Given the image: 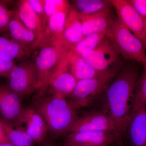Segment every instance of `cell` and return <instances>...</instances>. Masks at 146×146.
Listing matches in <instances>:
<instances>
[{
    "instance_id": "e575fe53",
    "label": "cell",
    "mask_w": 146,
    "mask_h": 146,
    "mask_svg": "<svg viewBox=\"0 0 146 146\" xmlns=\"http://www.w3.org/2000/svg\"><path fill=\"white\" fill-rule=\"evenodd\" d=\"M125 146V145H121V146Z\"/></svg>"
},
{
    "instance_id": "9a60e30c",
    "label": "cell",
    "mask_w": 146,
    "mask_h": 146,
    "mask_svg": "<svg viewBox=\"0 0 146 146\" xmlns=\"http://www.w3.org/2000/svg\"><path fill=\"white\" fill-rule=\"evenodd\" d=\"M77 81L68 68L64 50L57 70L49 84L52 89L53 95L67 98L72 92Z\"/></svg>"
},
{
    "instance_id": "ffe728a7",
    "label": "cell",
    "mask_w": 146,
    "mask_h": 146,
    "mask_svg": "<svg viewBox=\"0 0 146 146\" xmlns=\"http://www.w3.org/2000/svg\"><path fill=\"white\" fill-rule=\"evenodd\" d=\"M31 54L12 39L0 36V58L6 61L26 60Z\"/></svg>"
},
{
    "instance_id": "603a6c76",
    "label": "cell",
    "mask_w": 146,
    "mask_h": 146,
    "mask_svg": "<svg viewBox=\"0 0 146 146\" xmlns=\"http://www.w3.org/2000/svg\"><path fill=\"white\" fill-rule=\"evenodd\" d=\"M76 10L79 13L91 14L111 8L110 0H76L73 1Z\"/></svg>"
},
{
    "instance_id": "6da1fadb",
    "label": "cell",
    "mask_w": 146,
    "mask_h": 146,
    "mask_svg": "<svg viewBox=\"0 0 146 146\" xmlns=\"http://www.w3.org/2000/svg\"><path fill=\"white\" fill-rule=\"evenodd\" d=\"M133 62L123 65L104 94L105 109L125 136L140 71Z\"/></svg>"
},
{
    "instance_id": "f546056e",
    "label": "cell",
    "mask_w": 146,
    "mask_h": 146,
    "mask_svg": "<svg viewBox=\"0 0 146 146\" xmlns=\"http://www.w3.org/2000/svg\"><path fill=\"white\" fill-rule=\"evenodd\" d=\"M128 2L145 20L146 19V0H127Z\"/></svg>"
},
{
    "instance_id": "5b68a950",
    "label": "cell",
    "mask_w": 146,
    "mask_h": 146,
    "mask_svg": "<svg viewBox=\"0 0 146 146\" xmlns=\"http://www.w3.org/2000/svg\"><path fill=\"white\" fill-rule=\"evenodd\" d=\"M38 49L39 52L34 62L38 74L37 89L49 85L60 64L64 47L44 39Z\"/></svg>"
},
{
    "instance_id": "7402d4cb",
    "label": "cell",
    "mask_w": 146,
    "mask_h": 146,
    "mask_svg": "<svg viewBox=\"0 0 146 146\" xmlns=\"http://www.w3.org/2000/svg\"><path fill=\"white\" fill-rule=\"evenodd\" d=\"M0 123L9 142L15 146H35L33 139L23 129L0 118Z\"/></svg>"
},
{
    "instance_id": "5bb4252c",
    "label": "cell",
    "mask_w": 146,
    "mask_h": 146,
    "mask_svg": "<svg viewBox=\"0 0 146 146\" xmlns=\"http://www.w3.org/2000/svg\"><path fill=\"white\" fill-rule=\"evenodd\" d=\"M23 109L21 97L12 91L7 84H0L1 119L15 126Z\"/></svg>"
},
{
    "instance_id": "4316f807",
    "label": "cell",
    "mask_w": 146,
    "mask_h": 146,
    "mask_svg": "<svg viewBox=\"0 0 146 146\" xmlns=\"http://www.w3.org/2000/svg\"><path fill=\"white\" fill-rule=\"evenodd\" d=\"M13 13L9 9L6 1H0V33H8V25Z\"/></svg>"
},
{
    "instance_id": "ac0fdd59",
    "label": "cell",
    "mask_w": 146,
    "mask_h": 146,
    "mask_svg": "<svg viewBox=\"0 0 146 146\" xmlns=\"http://www.w3.org/2000/svg\"><path fill=\"white\" fill-rule=\"evenodd\" d=\"M22 23L42 39L45 37L47 26L31 7L27 0L18 1L16 10Z\"/></svg>"
},
{
    "instance_id": "9c48e42d",
    "label": "cell",
    "mask_w": 146,
    "mask_h": 146,
    "mask_svg": "<svg viewBox=\"0 0 146 146\" xmlns=\"http://www.w3.org/2000/svg\"><path fill=\"white\" fill-rule=\"evenodd\" d=\"M123 135L116 131L71 133L66 136L65 146H118L124 145Z\"/></svg>"
},
{
    "instance_id": "4fadbf2b",
    "label": "cell",
    "mask_w": 146,
    "mask_h": 146,
    "mask_svg": "<svg viewBox=\"0 0 146 146\" xmlns=\"http://www.w3.org/2000/svg\"><path fill=\"white\" fill-rule=\"evenodd\" d=\"M8 33L11 39L23 47L31 54L38 49L42 41L37 34L22 23L16 10L13 11L9 23Z\"/></svg>"
},
{
    "instance_id": "83f0119b",
    "label": "cell",
    "mask_w": 146,
    "mask_h": 146,
    "mask_svg": "<svg viewBox=\"0 0 146 146\" xmlns=\"http://www.w3.org/2000/svg\"><path fill=\"white\" fill-rule=\"evenodd\" d=\"M31 7L47 26L48 19L45 14L44 0H27Z\"/></svg>"
},
{
    "instance_id": "7c38bea8",
    "label": "cell",
    "mask_w": 146,
    "mask_h": 146,
    "mask_svg": "<svg viewBox=\"0 0 146 146\" xmlns=\"http://www.w3.org/2000/svg\"><path fill=\"white\" fill-rule=\"evenodd\" d=\"M15 126L25 131L35 143L41 145L48 140V131L46 123L33 108H23Z\"/></svg>"
},
{
    "instance_id": "d590c367",
    "label": "cell",
    "mask_w": 146,
    "mask_h": 146,
    "mask_svg": "<svg viewBox=\"0 0 146 146\" xmlns=\"http://www.w3.org/2000/svg\"></svg>"
},
{
    "instance_id": "484cf974",
    "label": "cell",
    "mask_w": 146,
    "mask_h": 146,
    "mask_svg": "<svg viewBox=\"0 0 146 146\" xmlns=\"http://www.w3.org/2000/svg\"><path fill=\"white\" fill-rule=\"evenodd\" d=\"M146 104V66L140 76L136 85L133 102Z\"/></svg>"
},
{
    "instance_id": "d6a6232c",
    "label": "cell",
    "mask_w": 146,
    "mask_h": 146,
    "mask_svg": "<svg viewBox=\"0 0 146 146\" xmlns=\"http://www.w3.org/2000/svg\"><path fill=\"white\" fill-rule=\"evenodd\" d=\"M0 146H15L14 145H12V144L9 143H5L1 144Z\"/></svg>"
},
{
    "instance_id": "44dd1931",
    "label": "cell",
    "mask_w": 146,
    "mask_h": 146,
    "mask_svg": "<svg viewBox=\"0 0 146 146\" xmlns=\"http://www.w3.org/2000/svg\"><path fill=\"white\" fill-rule=\"evenodd\" d=\"M68 13L58 12L49 18L44 38L55 44L63 46V31Z\"/></svg>"
},
{
    "instance_id": "8992f818",
    "label": "cell",
    "mask_w": 146,
    "mask_h": 146,
    "mask_svg": "<svg viewBox=\"0 0 146 146\" xmlns=\"http://www.w3.org/2000/svg\"><path fill=\"white\" fill-rule=\"evenodd\" d=\"M81 55L94 70L100 73L107 72L123 65L121 52L107 36L95 49Z\"/></svg>"
},
{
    "instance_id": "2e32d148",
    "label": "cell",
    "mask_w": 146,
    "mask_h": 146,
    "mask_svg": "<svg viewBox=\"0 0 146 146\" xmlns=\"http://www.w3.org/2000/svg\"><path fill=\"white\" fill-rule=\"evenodd\" d=\"M64 47L65 57L68 68L78 81L92 78L105 73L97 72L81 55L72 48Z\"/></svg>"
},
{
    "instance_id": "cb8c5ba5",
    "label": "cell",
    "mask_w": 146,
    "mask_h": 146,
    "mask_svg": "<svg viewBox=\"0 0 146 146\" xmlns=\"http://www.w3.org/2000/svg\"><path fill=\"white\" fill-rule=\"evenodd\" d=\"M106 34L107 31L102 32L84 36L75 46L71 48L81 55L84 53L95 49L104 39Z\"/></svg>"
},
{
    "instance_id": "277c9868",
    "label": "cell",
    "mask_w": 146,
    "mask_h": 146,
    "mask_svg": "<svg viewBox=\"0 0 146 146\" xmlns=\"http://www.w3.org/2000/svg\"><path fill=\"white\" fill-rule=\"evenodd\" d=\"M123 65L95 77L78 80L68 100L80 110L90 106L104 95Z\"/></svg>"
},
{
    "instance_id": "52a82bcc",
    "label": "cell",
    "mask_w": 146,
    "mask_h": 146,
    "mask_svg": "<svg viewBox=\"0 0 146 146\" xmlns=\"http://www.w3.org/2000/svg\"><path fill=\"white\" fill-rule=\"evenodd\" d=\"M7 78L9 87L21 98L37 89L38 74L32 60H25L16 65Z\"/></svg>"
},
{
    "instance_id": "30bf717a",
    "label": "cell",
    "mask_w": 146,
    "mask_h": 146,
    "mask_svg": "<svg viewBox=\"0 0 146 146\" xmlns=\"http://www.w3.org/2000/svg\"><path fill=\"white\" fill-rule=\"evenodd\" d=\"M118 19L143 43L146 48L145 21L127 0H110Z\"/></svg>"
},
{
    "instance_id": "ba28073f",
    "label": "cell",
    "mask_w": 146,
    "mask_h": 146,
    "mask_svg": "<svg viewBox=\"0 0 146 146\" xmlns=\"http://www.w3.org/2000/svg\"><path fill=\"white\" fill-rule=\"evenodd\" d=\"M93 131L119 132L111 116L103 108L93 110L82 116L78 115L69 133Z\"/></svg>"
},
{
    "instance_id": "3957f363",
    "label": "cell",
    "mask_w": 146,
    "mask_h": 146,
    "mask_svg": "<svg viewBox=\"0 0 146 146\" xmlns=\"http://www.w3.org/2000/svg\"><path fill=\"white\" fill-rule=\"evenodd\" d=\"M106 36L115 43L123 57L146 66L145 46L118 18L111 19Z\"/></svg>"
},
{
    "instance_id": "e0dca14e",
    "label": "cell",
    "mask_w": 146,
    "mask_h": 146,
    "mask_svg": "<svg viewBox=\"0 0 146 146\" xmlns=\"http://www.w3.org/2000/svg\"><path fill=\"white\" fill-rule=\"evenodd\" d=\"M83 37L79 13L72 6L66 16L63 31V46L66 48H74Z\"/></svg>"
},
{
    "instance_id": "4dcf8cb0",
    "label": "cell",
    "mask_w": 146,
    "mask_h": 146,
    "mask_svg": "<svg viewBox=\"0 0 146 146\" xmlns=\"http://www.w3.org/2000/svg\"><path fill=\"white\" fill-rule=\"evenodd\" d=\"M8 142H9L8 139L4 132L2 126L0 123V145L5 143H8Z\"/></svg>"
},
{
    "instance_id": "f1b7e54d",
    "label": "cell",
    "mask_w": 146,
    "mask_h": 146,
    "mask_svg": "<svg viewBox=\"0 0 146 146\" xmlns=\"http://www.w3.org/2000/svg\"><path fill=\"white\" fill-rule=\"evenodd\" d=\"M16 65L15 61H6L0 58V77L8 78Z\"/></svg>"
},
{
    "instance_id": "d4e9b609",
    "label": "cell",
    "mask_w": 146,
    "mask_h": 146,
    "mask_svg": "<svg viewBox=\"0 0 146 146\" xmlns=\"http://www.w3.org/2000/svg\"><path fill=\"white\" fill-rule=\"evenodd\" d=\"M45 14L47 19L55 13L60 12L68 13L72 5L65 0H44Z\"/></svg>"
},
{
    "instance_id": "d6986e66",
    "label": "cell",
    "mask_w": 146,
    "mask_h": 146,
    "mask_svg": "<svg viewBox=\"0 0 146 146\" xmlns=\"http://www.w3.org/2000/svg\"><path fill=\"white\" fill-rule=\"evenodd\" d=\"M84 36L89 35L107 31L112 18L110 8L91 14L79 13Z\"/></svg>"
},
{
    "instance_id": "7a4b0ae2",
    "label": "cell",
    "mask_w": 146,
    "mask_h": 146,
    "mask_svg": "<svg viewBox=\"0 0 146 146\" xmlns=\"http://www.w3.org/2000/svg\"><path fill=\"white\" fill-rule=\"evenodd\" d=\"M32 107L44 120L48 131L54 138L68 135L80 110L69 100L54 95L36 96Z\"/></svg>"
},
{
    "instance_id": "1f68e13d",
    "label": "cell",
    "mask_w": 146,
    "mask_h": 146,
    "mask_svg": "<svg viewBox=\"0 0 146 146\" xmlns=\"http://www.w3.org/2000/svg\"><path fill=\"white\" fill-rule=\"evenodd\" d=\"M41 145V146H60L55 143L53 141H48V140L45 141Z\"/></svg>"
},
{
    "instance_id": "8fae6325",
    "label": "cell",
    "mask_w": 146,
    "mask_h": 146,
    "mask_svg": "<svg viewBox=\"0 0 146 146\" xmlns=\"http://www.w3.org/2000/svg\"><path fill=\"white\" fill-rule=\"evenodd\" d=\"M125 136L129 146H146V104L133 102Z\"/></svg>"
},
{
    "instance_id": "836d02e7",
    "label": "cell",
    "mask_w": 146,
    "mask_h": 146,
    "mask_svg": "<svg viewBox=\"0 0 146 146\" xmlns=\"http://www.w3.org/2000/svg\"><path fill=\"white\" fill-rule=\"evenodd\" d=\"M145 24H146V19L145 20Z\"/></svg>"
}]
</instances>
